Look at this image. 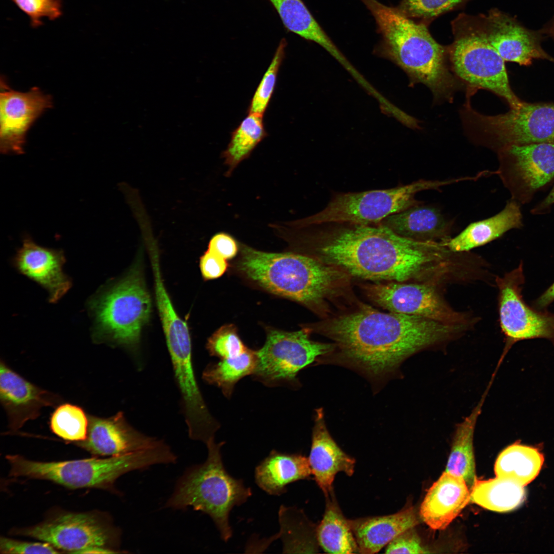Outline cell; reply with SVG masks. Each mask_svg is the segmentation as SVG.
I'll use <instances>...</instances> for the list:
<instances>
[{
	"label": "cell",
	"mask_w": 554,
	"mask_h": 554,
	"mask_svg": "<svg viewBox=\"0 0 554 554\" xmlns=\"http://www.w3.org/2000/svg\"><path fill=\"white\" fill-rule=\"evenodd\" d=\"M462 327L417 315L364 309L333 319L324 332L339 348L337 362L380 378Z\"/></svg>",
	"instance_id": "1"
},
{
	"label": "cell",
	"mask_w": 554,
	"mask_h": 554,
	"mask_svg": "<svg viewBox=\"0 0 554 554\" xmlns=\"http://www.w3.org/2000/svg\"><path fill=\"white\" fill-rule=\"evenodd\" d=\"M441 242L410 239L382 224L354 225L332 235L320 247L331 265L361 278L403 282L442 259Z\"/></svg>",
	"instance_id": "2"
},
{
	"label": "cell",
	"mask_w": 554,
	"mask_h": 554,
	"mask_svg": "<svg viewBox=\"0 0 554 554\" xmlns=\"http://www.w3.org/2000/svg\"><path fill=\"white\" fill-rule=\"evenodd\" d=\"M374 16L383 37V53L399 66L413 84L427 86L436 100L451 101L460 86L449 65L447 48L427 27L399 9L377 0H361Z\"/></svg>",
	"instance_id": "3"
},
{
	"label": "cell",
	"mask_w": 554,
	"mask_h": 554,
	"mask_svg": "<svg viewBox=\"0 0 554 554\" xmlns=\"http://www.w3.org/2000/svg\"><path fill=\"white\" fill-rule=\"evenodd\" d=\"M238 267L268 291L307 305L324 301L346 276L335 266L309 256L266 252L246 246L242 247Z\"/></svg>",
	"instance_id": "4"
},
{
	"label": "cell",
	"mask_w": 554,
	"mask_h": 554,
	"mask_svg": "<svg viewBox=\"0 0 554 554\" xmlns=\"http://www.w3.org/2000/svg\"><path fill=\"white\" fill-rule=\"evenodd\" d=\"M10 474L48 480L69 488L114 489L117 479L131 471L174 462L175 456L164 443L129 454L61 462H38L20 456H7Z\"/></svg>",
	"instance_id": "5"
},
{
	"label": "cell",
	"mask_w": 554,
	"mask_h": 554,
	"mask_svg": "<svg viewBox=\"0 0 554 554\" xmlns=\"http://www.w3.org/2000/svg\"><path fill=\"white\" fill-rule=\"evenodd\" d=\"M224 444L216 443L214 439L206 444L207 459L186 471L165 506L175 509L191 507L207 514L222 539L227 541L232 535L229 513L234 506L245 503L252 491L242 480L233 478L226 470L221 452Z\"/></svg>",
	"instance_id": "6"
},
{
	"label": "cell",
	"mask_w": 554,
	"mask_h": 554,
	"mask_svg": "<svg viewBox=\"0 0 554 554\" xmlns=\"http://www.w3.org/2000/svg\"><path fill=\"white\" fill-rule=\"evenodd\" d=\"M151 299L139 267L93 299L91 307L99 341L136 350L149 320Z\"/></svg>",
	"instance_id": "7"
},
{
	"label": "cell",
	"mask_w": 554,
	"mask_h": 554,
	"mask_svg": "<svg viewBox=\"0 0 554 554\" xmlns=\"http://www.w3.org/2000/svg\"><path fill=\"white\" fill-rule=\"evenodd\" d=\"M458 182V178L442 181L420 180L387 189L338 194L323 210L296 222L295 225L304 227L329 223L379 224L391 215L421 204L415 199L418 192L439 190L443 186Z\"/></svg>",
	"instance_id": "8"
},
{
	"label": "cell",
	"mask_w": 554,
	"mask_h": 554,
	"mask_svg": "<svg viewBox=\"0 0 554 554\" xmlns=\"http://www.w3.org/2000/svg\"><path fill=\"white\" fill-rule=\"evenodd\" d=\"M454 40L447 48L455 76L469 87L490 91L505 99L511 108L523 103L510 88L505 61L473 22L456 20Z\"/></svg>",
	"instance_id": "9"
},
{
	"label": "cell",
	"mask_w": 554,
	"mask_h": 554,
	"mask_svg": "<svg viewBox=\"0 0 554 554\" xmlns=\"http://www.w3.org/2000/svg\"><path fill=\"white\" fill-rule=\"evenodd\" d=\"M465 119L481 143L496 150L510 145L554 144V104L523 102L504 114L486 115L465 106Z\"/></svg>",
	"instance_id": "10"
},
{
	"label": "cell",
	"mask_w": 554,
	"mask_h": 554,
	"mask_svg": "<svg viewBox=\"0 0 554 554\" xmlns=\"http://www.w3.org/2000/svg\"><path fill=\"white\" fill-rule=\"evenodd\" d=\"M334 344L311 340L305 330L286 332L271 330L256 351L253 375L267 386L295 385L300 370L334 351Z\"/></svg>",
	"instance_id": "11"
},
{
	"label": "cell",
	"mask_w": 554,
	"mask_h": 554,
	"mask_svg": "<svg viewBox=\"0 0 554 554\" xmlns=\"http://www.w3.org/2000/svg\"><path fill=\"white\" fill-rule=\"evenodd\" d=\"M17 533L71 553H82L94 547L118 552V530L107 520L91 513H63Z\"/></svg>",
	"instance_id": "12"
},
{
	"label": "cell",
	"mask_w": 554,
	"mask_h": 554,
	"mask_svg": "<svg viewBox=\"0 0 554 554\" xmlns=\"http://www.w3.org/2000/svg\"><path fill=\"white\" fill-rule=\"evenodd\" d=\"M497 174L512 199L520 205L554 179V144L510 145L498 152Z\"/></svg>",
	"instance_id": "13"
},
{
	"label": "cell",
	"mask_w": 554,
	"mask_h": 554,
	"mask_svg": "<svg viewBox=\"0 0 554 554\" xmlns=\"http://www.w3.org/2000/svg\"><path fill=\"white\" fill-rule=\"evenodd\" d=\"M525 282L523 263L498 281L499 318L506 345L499 362L515 343L546 339L554 345V313L528 306L522 294Z\"/></svg>",
	"instance_id": "14"
},
{
	"label": "cell",
	"mask_w": 554,
	"mask_h": 554,
	"mask_svg": "<svg viewBox=\"0 0 554 554\" xmlns=\"http://www.w3.org/2000/svg\"><path fill=\"white\" fill-rule=\"evenodd\" d=\"M370 298L391 312L419 316L452 325H462L464 316L453 310L431 286L391 283L369 285Z\"/></svg>",
	"instance_id": "15"
},
{
	"label": "cell",
	"mask_w": 554,
	"mask_h": 554,
	"mask_svg": "<svg viewBox=\"0 0 554 554\" xmlns=\"http://www.w3.org/2000/svg\"><path fill=\"white\" fill-rule=\"evenodd\" d=\"M477 21V28L505 62L528 65L534 59H551L541 47L540 30L529 29L497 9Z\"/></svg>",
	"instance_id": "16"
},
{
	"label": "cell",
	"mask_w": 554,
	"mask_h": 554,
	"mask_svg": "<svg viewBox=\"0 0 554 554\" xmlns=\"http://www.w3.org/2000/svg\"><path fill=\"white\" fill-rule=\"evenodd\" d=\"M4 84L0 95V151L3 154H21L28 130L52 106V98L36 87L21 92L8 89Z\"/></svg>",
	"instance_id": "17"
},
{
	"label": "cell",
	"mask_w": 554,
	"mask_h": 554,
	"mask_svg": "<svg viewBox=\"0 0 554 554\" xmlns=\"http://www.w3.org/2000/svg\"><path fill=\"white\" fill-rule=\"evenodd\" d=\"M86 439L77 445L95 456L114 457L157 446L164 441L143 433L118 411L108 418L88 415Z\"/></svg>",
	"instance_id": "18"
},
{
	"label": "cell",
	"mask_w": 554,
	"mask_h": 554,
	"mask_svg": "<svg viewBox=\"0 0 554 554\" xmlns=\"http://www.w3.org/2000/svg\"><path fill=\"white\" fill-rule=\"evenodd\" d=\"M0 401L8 426L15 430L36 419L43 408L58 405L61 399L27 380L1 361Z\"/></svg>",
	"instance_id": "19"
},
{
	"label": "cell",
	"mask_w": 554,
	"mask_h": 554,
	"mask_svg": "<svg viewBox=\"0 0 554 554\" xmlns=\"http://www.w3.org/2000/svg\"><path fill=\"white\" fill-rule=\"evenodd\" d=\"M65 258L61 250L45 248L25 236L14 258L17 268L44 287L49 301L55 302L69 290L71 283L63 271Z\"/></svg>",
	"instance_id": "20"
},
{
	"label": "cell",
	"mask_w": 554,
	"mask_h": 554,
	"mask_svg": "<svg viewBox=\"0 0 554 554\" xmlns=\"http://www.w3.org/2000/svg\"><path fill=\"white\" fill-rule=\"evenodd\" d=\"M308 459L312 474L326 497L332 492L338 473L343 472L351 476L354 471L355 460L342 450L330 436L322 408L315 411Z\"/></svg>",
	"instance_id": "21"
},
{
	"label": "cell",
	"mask_w": 554,
	"mask_h": 554,
	"mask_svg": "<svg viewBox=\"0 0 554 554\" xmlns=\"http://www.w3.org/2000/svg\"><path fill=\"white\" fill-rule=\"evenodd\" d=\"M470 501L464 479L444 472L429 489L421 505L420 514L431 529H445Z\"/></svg>",
	"instance_id": "22"
},
{
	"label": "cell",
	"mask_w": 554,
	"mask_h": 554,
	"mask_svg": "<svg viewBox=\"0 0 554 554\" xmlns=\"http://www.w3.org/2000/svg\"><path fill=\"white\" fill-rule=\"evenodd\" d=\"M359 553H375L402 532L419 523L414 509L408 507L395 513L349 520Z\"/></svg>",
	"instance_id": "23"
},
{
	"label": "cell",
	"mask_w": 554,
	"mask_h": 554,
	"mask_svg": "<svg viewBox=\"0 0 554 554\" xmlns=\"http://www.w3.org/2000/svg\"><path fill=\"white\" fill-rule=\"evenodd\" d=\"M421 204L391 215L380 224L416 241L444 243L449 240L451 221L438 209Z\"/></svg>",
	"instance_id": "24"
},
{
	"label": "cell",
	"mask_w": 554,
	"mask_h": 554,
	"mask_svg": "<svg viewBox=\"0 0 554 554\" xmlns=\"http://www.w3.org/2000/svg\"><path fill=\"white\" fill-rule=\"evenodd\" d=\"M521 205L511 199L500 212L488 219L469 224L460 233L443 245L452 252L469 251L485 245L512 229L523 227Z\"/></svg>",
	"instance_id": "25"
},
{
	"label": "cell",
	"mask_w": 554,
	"mask_h": 554,
	"mask_svg": "<svg viewBox=\"0 0 554 554\" xmlns=\"http://www.w3.org/2000/svg\"><path fill=\"white\" fill-rule=\"evenodd\" d=\"M311 474L306 457L273 450L256 467L254 478L258 486L266 492L279 496L286 491L290 483L307 479Z\"/></svg>",
	"instance_id": "26"
},
{
	"label": "cell",
	"mask_w": 554,
	"mask_h": 554,
	"mask_svg": "<svg viewBox=\"0 0 554 554\" xmlns=\"http://www.w3.org/2000/svg\"><path fill=\"white\" fill-rule=\"evenodd\" d=\"M289 32L314 42L324 48L342 66L349 61L326 34L302 0H267Z\"/></svg>",
	"instance_id": "27"
},
{
	"label": "cell",
	"mask_w": 554,
	"mask_h": 554,
	"mask_svg": "<svg viewBox=\"0 0 554 554\" xmlns=\"http://www.w3.org/2000/svg\"><path fill=\"white\" fill-rule=\"evenodd\" d=\"M491 383L490 381L480 401L471 412L457 425L445 470L463 478L471 487L476 479L473 446L474 432Z\"/></svg>",
	"instance_id": "28"
},
{
	"label": "cell",
	"mask_w": 554,
	"mask_h": 554,
	"mask_svg": "<svg viewBox=\"0 0 554 554\" xmlns=\"http://www.w3.org/2000/svg\"><path fill=\"white\" fill-rule=\"evenodd\" d=\"M332 492L326 497L324 514L316 529L317 541L327 553H359L349 520L343 515Z\"/></svg>",
	"instance_id": "29"
},
{
	"label": "cell",
	"mask_w": 554,
	"mask_h": 554,
	"mask_svg": "<svg viewBox=\"0 0 554 554\" xmlns=\"http://www.w3.org/2000/svg\"><path fill=\"white\" fill-rule=\"evenodd\" d=\"M525 490L514 480L504 477L488 480L476 479L470 492V501L487 509L507 512L519 507L525 500Z\"/></svg>",
	"instance_id": "30"
},
{
	"label": "cell",
	"mask_w": 554,
	"mask_h": 554,
	"mask_svg": "<svg viewBox=\"0 0 554 554\" xmlns=\"http://www.w3.org/2000/svg\"><path fill=\"white\" fill-rule=\"evenodd\" d=\"M544 460L539 448L517 441L500 452L494 472L497 477L510 478L525 486L538 475Z\"/></svg>",
	"instance_id": "31"
},
{
	"label": "cell",
	"mask_w": 554,
	"mask_h": 554,
	"mask_svg": "<svg viewBox=\"0 0 554 554\" xmlns=\"http://www.w3.org/2000/svg\"><path fill=\"white\" fill-rule=\"evenodd\" d=\"M257 360L256 351L247 348L240 355L209 364L204 369L202 377L208 384L220 388L224 395L229 398L238 382L247 375L253 374Z\"/></svg>",
	"instance_id": "32"
},
{
	"label": "cell",
	"mask_w": 554,
	"mask_h": 554,
	"mask_svg": "<svg viewBox=\"0 0 554 554\" xmlns=\"http://www.w3.org/2000/svg\"><path fill=\"white\" fill-rule=\"evenodd\" d=\"M263 115L248 113L232 132L230 141L223 153L228 166L227 176L230 175L238 165L246 159L267 135Z\"/></svg>",
	"instance_id": "33"
},
{
	"label": "cell",
	"mask_w": 554,
	"mask_h": 554,
	"mask_svg": "<svg viewBox=\"0 0 554 554\" xmlns=\"http://www.w3.org/2000/svg\"><path fill=\"white\" fill-rule=\"evenodd\" d=\"M89 420L84 410L70 403L58 405L50 419V428L60 438L75 443L87 436Z\"/></svg>",
	"instance_id": "34"
},
{
	"label": "cell",
	"mask_w": 554,
	"mask_h": 554,
	"mask_svg": "<svg viewBox=\"0 0 554 554\" xmlns=\"http://www.w3.org/2000/svg\"><path fill=\"white\" fill-rule=\"evenodd\" d=\"M281 525L280 536L283 543L284 552H300L299 550H310L306 546L307 540L304 539L307 536L303 535V528L307 522L304 515L299 509L282 506L279 512ZM308 545H310L308 544Z\"/></svg>",
	"instance_id": "35"
},
{
	"label": "cell",
	"mask_w": 554,
	"mask_h": 554,
	"mask_svg": "<svg viewBox=\"0 0 554 554\" xmlns=\"http://www.w3.org/2000/svg\"><path fill=\"white\" fill-rule=\"evenodd\" d=\"M287 43L283 38L251 99L248 113L263 115L274 91L279 68L285 56Z\"/></svg>",
	"instance_id": "36"
},
{
	"label": "cell",
	"mask_w": 554,
	"mask_h": 554,
	"mask_svg": "<svg viewBox=\"0 0 554 554\" xmlns=\"http://www.w3.org/2000/svg\"><path fill=\"white\" fill-rule=\"evenodd\" d=\"M206 348L209 354L221 359L240 355L247 349L233 325H225L209 338Z\"/></svg>",
	"instance_id": "37"
},
{
	"label": "cell",
	"mask_w": 554,
	"mask_h": 554,
	"mask_svg": "<svg viewBox=\"0 0 554 554\" xmlns=\"http://www.w3.org/2000/svg\"><path fill=\"white\" fill-rule=\"evenodd\" d=\"M30 18L33 28L43 25V19L54 21L63 15L62 0H10Z\"/></svg>",
	"instance_id": "38"
},
{
	"label": "cell",
	"mask_w": 554,
	"mask_h": 554,
	"mask_svg": "<svg viewBox=\"0 0 554 554\" xmlns=\"http://www.w3.org/2000/svg\"><path fill=\"white\" fill-rule=\"evenodd\" d=\"M464 0H403L399 9L408 17L430 18L448 11Z\"/></svg>",
	"instance_id": "39"
},
{
	"label": "cell",
	"mask_w": 554,
	"mask_h": 554,
	"mask_svg": "<svg viewBox=\"0 0 554 554\" xmlns=\"http://www.w3.org/2000/svg\"><path fill=\"white\" fill-rule=\"evenodd\" d=\"M2 553H59L50 544L16 540L6 537L0 539Z\"/></svg>",
	"instance_id": "40"
},
{
	"label": "cell",
	"mask_w": 554,
	"mask_h": 554,
	"mask_svg": "<svg viewBox=\"0 0 554 554\" xmlns=\"http://www.w3.org/2000/svg\"><path fill=\"white\" fill-rule=\"evenodd\" d=\"M410 528L393 539L385 548L386 553H429L421 545V541L416 532Z\"/></svg>",
	"instance_id": "41"
},
{
	"label": "cell",
	"mask_w": 554,
	"mask_h": 554,
	"mask_svg": "<svg viewBox=\"0 0 554 554\" xmlns=\"http://www.w3.org/2000/svg\"><path fill=\"white\" fill-rule=\"evenodd\" d=\"M200 268L205 280L220 278L227 270V260L207 250L200 259Z\"/></svg>",
	"instance_id": "42"
},
{
	"label": "cell",
	"mask_w": 554,
	"mask_h": 554,
	"mask_svg": "<svg viewBox=\"0 0 554 554\" xmlns=\"http://www.w3.org/2000/svg\"><path fill=\"white\" fill-rule=\"evenodd\" d=\"M208 250L228 260L234 258L238 251L236 242L230 235L220 233L210 240Z\"/></svg>",
	"instance_id": "43"
},
{
	"label": "cell",
	"mask_w": 554,
	"mask_h": 554,
	"mask_svg": "<svg viewBox=\"0 0 554 554\" xmlns=\"http://www.w3.org/2000/svg\"><path fill=\"white\" fill-rule=\"evenodd\" d=\"M554 204V186L547 196L536 205L531 210L534 215L546 213Z\"/></svg>",
	"instance_id": "44"
},
{
	"label": "cell",
	"mask_w": 554,
	"mask_h": 554,
	"mask_svg": "<svg viewBox=\"0 0 554 554\" xmlns=\"http://www.w3.org/2000/svg\"><path fill=\"white\" fill-rule=\"evenodd\" d=\"M554 301V283L552 284L533 303L535 308L544 310Z\"/></svg>",
	"instance_id": "45"
},
{
	"label": "cell",
	"mask_w": 554,
	"mask_h": 554,
	"mask_svg": "<svg viewBox=\"0 0 554 554\" xmlns=\"http://www.w3.org/2000/svg\"><path fill=\"white\" fill-rule=\"evenodd\" d=\"M543 33L554 37V15L551 19L542 28Z\"/></svg>",
	"instance_id": "46"
}]
</instances>
